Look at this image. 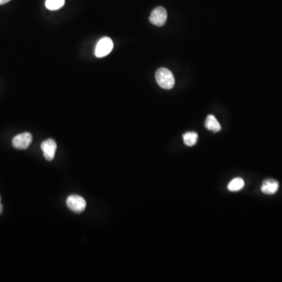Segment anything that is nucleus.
Instances as JSON below:
<instances>
[{
	"instance_id": "nucleus-1",
	"label": "nucleus",
	"mask_w": 282,
	"mask_h": 282,
	"mask_svg": "<svg viewBox=\"0 0 282 282\" xmlns=\"http://www.w3.org/2000/svg\"><path fill=\"white\" fill-rule=\"evenodd\" d=\"M155 79L159 87L165 89H172L175 84V79L172 72L164 67L156 71Z\"/></svg>"
},
{
	"instance_id": "nucleus-2",
	"label": "nucleus",
	"mask_w": 282,
	"mask_h": 282,
	"mask_svg": "<svg viewBox=\"0 0 282 282\" xmlns=\"http://www.w3.org/2000/svg\"><path fill=\"white\" fill-rule=\"evenodd\" d=\"M113 47H114V43L110 38H102L97 43V46L95 49V55L97 58H104L105 56L108 55L112 50Z\"/></svg>"
},
{
	"instance_id": "nucleus-3",
	"label": "nucleus",
	"mask_w": 282,
	"mask_h": 282,
	"mask_svg": "<svg viewBox=\"0 0 282 282\" xmlns=\"http://www.w3.org/2000/svg\"><path fill=\"white\" fill-rule=\"evenodd\" d=\"M67 207L71 209V211L76 213H83L87 207V202L85 199L81 196L71 195L67 197Z\"/></svg>"
},
{
	"instance_id": "nucleus-4",
	"label": "nucleus",
	"mask_w": 282,
	"mask_h": 282,
	"mask_svg": "<svg viewBox=\"0 0 282 282\" xmlns=\"http://www.w3.org/2000/svg\"><path fill=\"white\" fill-rule=\"evenodd\" d=\"M151 23L154 25L161 27L166 24L167 20V12L162 6H158L153 10L149 18Z\"/></svg>"
},
{
	"instance_id": "nucleus-5",
	"label": "nucleus",
	"mask_w": 282,
	"mask_h": 282,
	"mask_svg": "<svg viewBox=\"0 0 282 282\" xmlns=\"http://www.w3.org/2000/svg\"><path fill=\"white\" fill-rule=\"evenodd\" d=\"M32 142V136L29 132H24L21 134L17 135L13 139V146L19 150H24L30 146Z\"/></svg>"
},
{
	"instance_id": "nucleus-6",
	"label": "nucleus",
	"mask_w": 282,
	"mask_h": 282,
	"mask_svg": "<svg viewBox=\"0 0 282 282\" xmlns=\"http://www.w3.org/2000/svg\"><path fill=\"white\" fill-rule=\"evenodd\" d=\"M41 149L43 152L44 157L47 161H52L55 156L57 144L52 139H48L42 143Z\"/></svg>"
},
{
	"instance_id": "nucleus-7",
	"label": "nucleus",
	"mask_w": 282,
	"mask_h": 282,
	"mask_svg": "<svg viewBox=\"0 0 282 282\" xmlns=\"http://www.w3.org/2000/svg\"><path fill=\"white\" fill-rule=\"evenodd\" d=\"M279 188V184L277 180L274 179H267L264 180L261 187L262 193L266 195H274L278 192Z\"/></svg>"
},
{
	"instance_id": "nucleus-8",
	"label": "nucleus",
	"mask_w": 282,
	"mask_h": 282,
	"mask_svg": "<svg viewBox=\"0 0 282 282\" xmlns=\"http://www.w3.org/2000/svg\"><path fill=\"white\" fill-rule=\"evenodd\" d=\"M205 126L208 130L213 131L214 132H218L221 130L220 124L214 115H209L207 117V119L205 120Z\"/></svg>"
},
{
	"instance_id": "nucleus-9",
	"label": "nucleus",
	"mask_w": 282,
	"mask_h": 282,
	"mask_svg": "<svg viewBox=\"0 0 282 282\" xmlns=\"http://www.w3.org/2000/svg\"><path fill=\"white\" fill-rule=\"evenodd\" d=\"M184 144L188 147H193L197 143L198 135L197 132H188L183 135Z\"/></svg>"
},
{
	"instance_id": "nucleus-10",
	"label": "nucleus",
	"mask_w": 282,
	"mask_h": 282,
	"mask_svg": "<svg viewBox=\"0 0 282 282\" xmlns=\"http://www.w3.org/2000/svg\"><path fill=\"white\" fill-rule=\"evenodd\" d=\"M244 186H245V182L241 178H235L230 182L227 188L230 192H239L244 188Z\"/></svg>"
},
{
	"instance_id": "nucleus-11",
	"label": "nucleus",
	"mask_w": 282,
	"mask_h": 282,
	"mask_svg": "<svg viewBox=\"0 0 282 282\" xmlns=\"http://www.w3.org/2000/svg\"><path fill=\"white\" fill-rule=\"evenodd\" d=\"M65 0H45V7L49 10H58L63 7Z\"/></svg>"
},
{
	"instance_id": "nucleus-12",
	"label": "nucleus",
	"mask_w": 282,
	"mask_h": 282,
	"mask_svg": "<svg viewBox=\"0 0 282 282\" xmlns=\"http://www.w3.org/2000/svg\"><path fill=\"white\" fill-rule=\"evenodd\" d=\"M10 0H0V5L6 4L7 2H10Z\"/></svg>"
},
{
	"instance_id": "nucleus-13",
	"label": "nucleus",
	"mask_w": 282,
	"mask_h": 282,
	"mask_svg": "<svg viewBox=\"0 0 282 282\" xmlns=\"http://www.w3.org/2000/svg\"><path fill=\"white\" fill-rule=\"evenodd\" d=\"M2 205L1 204V197H0V215L2 214Z\"/></svg>"
}]
</instances>
